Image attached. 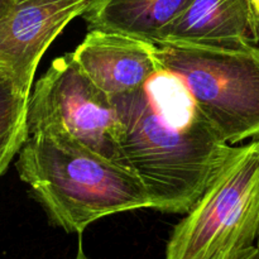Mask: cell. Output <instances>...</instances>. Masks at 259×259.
I'll return each mask as SVG.
<instances>
[{
  "mask_svg": "<svg viewBox=\"0 0 259 259\" xmlns=\"http://www.w3.org/2000/svg\"><path fill=\"white\" fill-rule=\"evenodd\" d=\"M192 0H91L82 18L89 29L158 45L162 33Z\"/></svg>",
  "mask_w": 259,
  "mask_h": 259,
  "instance_id": "cell-9",
  "label": "cell"
},
{
  "mask_svg": "<svg viewBox=\"0 0 259 259\" xmlns=\"http://www.w3.org/2000/svg\"><path fill=\"white\" fill-rule=\"evenodd\" d=\"M15 0H0V20L8 13V10L10 9V7L13 5Z\"/></svg>",
  "mask_w": 259,
  "mask_h": 259,
  "instance_id": "cell-13",
  "label": "cell"
},
{
  "mask_svg": "<svg viewBox=\"0 0 259 259\" xmlns=\"http://www.w3.org/2000/svg\"><path fill=\"white\" fill-rule=\"evenodd\" d=\"M249 14L250 28L255 45H259V0H244Z\"/></svg>",
  "mask_w": 259,
  "mask_h": 259,
  "instance_id": "cell-11",
  "label": "cell"
},
{
  "mask_svg": "<svg viewBox=\"0 0 259 259\" xmlns=\"http://www.w3.org/2000/svg\"><path fill=\"white\" fill-rule=\"evenodd\" d=\"M113 100L124 163L146 186L152 209L187 214L233 147L202 115L184 83L163 68L143 88Z\"/></svg>",
  "mask_w": 259,
  "mask_h": 259,
  "instance_id": "cell-1",
  "label": "cell"
},
{
  "mask_svg": "<svg viewBox=\"0 0 259 259\" xmlns=\"http://www.w3.org/2000/svg\"><path fill=\"white\" fill-rule=\"evenodd\" d=\"M257 248H258V250H259V238H258V242H257Z\"/></svg>",
  "mask_w": 259,
  "mask_h": 259,
  "instance_id": "cell-15",
  "label": "cell"
},
{
  "mask_svg": "<svg viewBox=\"0 0 259 259\" xmlns=\"http://www.w3.org/2000/svg\"><path fill=\"white\" fill-rule=\"evenodd\" d=\"M259 238V141L233 147L186 217L174 228L166 259H238Z\"/></svg>",
  "mask_w": 259,
  "mask_h": 259,
  "instance_id": "cell-4",
  "label": "cell"
},
{
  "mask_svg": "<svg viewBox=\"0 0 259 259\" xmlns=\"http://www.w3.org/2000/svg\"><path fill=\"white\" fill-rule=\"evenodd\" d=\"M238 259H259V250L257 248V245L254 247L249 248L248 250H245L242 255H240Z\"/></svg>",
  "mask_w": 259,
  "mask_h": 259,
  "instance_id": "cell-12",
  "label": "cell"
},
{
  "mask_svg": "<svg viewBox=\"0 0 259 259\" xmlns=\"http://www.w3.org/2000/svg\"><path fill=\"white\" fill-rule=\"evenodd\" d=\"M27 124L29 136L48 134L125 166L115 103L71 53L56 58L35 83L28 100Z\"/></svg>",
  "mask_w": 259,
  "mask_h": 259,
  "instance_id": "cell-5",
  "label": "cell"
},
{
  "mask_svg": "<svg viewBox=\"0 0 259 259\" xmlns=\"http://www.w3.org/2000/svg\"><path fill=\"white\" fill-rule=\"evenodd\" d=\"M159 67L176 76L223 141L259 138V47L156 45Z\"/></svg>",
  "mask_w": 259,
  "mask_h": 259,
  "instance_id": "cell-3",
  "label": "cell"
},
{
  "mask_svg": "<svg viewBox=\"0 0 259 259\" xmlns=\"http://www.w3.org/2000/svg\"><path fill=\"white\" fill-rule=\"evenodd\" d=\"M15 167L51 224L68 234L109 215L153 206L131 168L48 134H30Z\"/></svg>",
  "mask_w": 259,
  "mask_h": 259,
  "instance_id": "cell-2",
  "label": "cell"
},
{
  "mask_svg": "<svg viewBox=\"0 0 259 259\" xmlns=\"http://www.w3.org/2000/svg\"><path fill=\"white\" fill-rule=\"evenodd\" d=\"M72 58L110 98L143 88L159 70L156 45L138 38L90 29Z\"/></svg>",
  "mask_w": 259,
  "mask_h": 259,
  "instance_id": "cell-7",
  "label": "cell"
},
{
  "mask_svg": "<svg viewBox=\"0 0 259 259\" xmlns=\"http://www.w3.org/2000/svg\"><path fill=\"white\" fill-rule=\"evenodd\" d=\"M91 0H15L0 20V70L30 95L39 61L51 43L82 17Z\"/></svg>",
  "mask_w": 259,
  "mask_h": 259,
  "instance_id": "cell-6",
  "label": "cell"
},
{
  "mask_svg": "<svg viewBox=\"0 0 259 259\" xmlns=\"http://www.w3.org/2000/svg\"><path fill=\"white\" fill-rule=\"evenodd\" d=\"M75 259H88V258H86V257H85V254H83V253L81 252V250H80V252H78V254L76 255V258H75Z\"/></svg>",
  "mask_w": 259,
  "mask_h": 259,
  "instance_id": "cell-14",
  "label": "cell"
},
{
  "mask_svg": "<svg viewBox=\"0 0 259 259\" xmlns=\"http://www.w3.org/2000/svg\"><path fill=\"white\" fill-rule=\"evenodd\" d=\"M159 43L217 47L254 43L247 5L244 0H192L164 29Z\"/></svg>",
  "mask_w": 259,
  "mask_h": 259,
  "instance_id": "cell-8",
  "label": "cell"
},
{
  "mask_svg": "<svg viewBox=\"0 0 259 259\" xmlns=\"http://www.w3.org/2000/svg\"><path fill=\"white\" fill-rule=\"evenodd\" d=\"M28 100L29 95L20 91L12 77L0 70V177L29 137Z\"/></svg>",
  "mask_w": 259,
  "mask_h": 259,
  "instance_id": "cell-10",
  "label": "cell"
}]
</instances>
